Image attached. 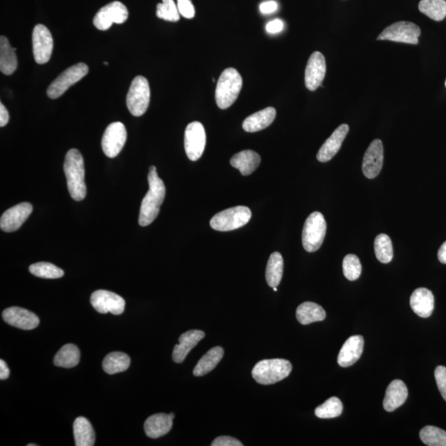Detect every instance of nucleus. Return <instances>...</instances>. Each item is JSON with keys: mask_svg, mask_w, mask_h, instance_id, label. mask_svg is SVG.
<instances>
[{"mask_svg": "<svg viewBox=\"0 0 446 446\" xmlns=\"http://www.w3.org/2000/svg\"><path fill=\"white\" fill-rule=\"evenodd\" d=\"M148 182L149 190L143 198L139 214L138 222L142 226L150 225L155 221L167 192L164 182L160 179L154 165L149 169Z\"/></svg>", "mask_w": 446, "mask_h": 446, "instance_id": "f257e3e1", "label": "nucleus"}, {"mask_svg": "<svg viewBox=\"0 0 446 446\" xmlns=\"http://www.w3.org/2000/svg\"><path fill=\"white\" fill-rule=\"evenodd\" d=\"M64 171L67 180L70 196L76 201H82L86 196L84 159L77 149H72L65 156Z\"/></svg>", "mask_w": 446, "mask_h": 446, "instance_id": "f03ea898", "label": "nucleus"}, {"mask_svg": "<svg viewBox=\"0 0 446 446\" xmlns=\"http://www.w3.org/2000/svg\"><path fill=\"white\" fill-rule=\"evenodd\" d=\"M243 85L242 78L237 70L227 68L219 77L215 99L221 109H229L237 100Z\"/></svg>", "mask_w": 446, "mask_h": 446, "instance_id": "7ed1b4c3", "label": "nucleus"}, {"mask_svg": "<svg viewBox=\"0 0 446 446\" xmlns=\"http://www.w3.org/2000/svg\"><path fill=\"white\" fill-rule=\"evenodd\" d=\"M292 371V363L284 359H263L252 370V377L263 385H270L286 379Z\"/></svg>", "mask_w": 446, "mask_h": 446, "instance_id": "20e7f679", "label": "nucleus"}, {"mask_svg": "<svg viewBox=\"0 0 446 446\" xmlns=\"http://www.w3.org/2000/svg\"><path fill=\"white\" fill-rule=\"evenodd\" d=\"M251 218V211L245 206L223 210L214 215L210 221L211 227L218 231H229L241 229Z\"/></svg>", "mask_w": 446, "mask_h": 446, "instance_id": "39448f33", "label": "nucleus"}, {"mask_svg": "<svg viewBox=\"0 0 446 446\" xmlns=\"http://www.w3.org/2000/svg\"><path fill=\"white\" fill-rule=\"evenodd\" d=\"M326 233V222L323 215L314 212L306 220L301 235L304 249L308 252L319 250L324 242Z\"/></svg>", "mask_w": 446, "mask_h": 446, "instance_id": "423d86ee", "label": "nucleus"}, {"mask_svg": "<svg viewBox=\"0 0 446 446\" xmlns=\"http://www.w3.org/2000/svg\"><path fill=\"white\" fill-rule=\"evenodd\" d=\"M151 89L146 78L138 76L132 81L127 96V106L135 117L146 113L150 105Z\"/></svg>", "mask_w": 446, "mask_h": 446, "instance_id": "0eeeda50", "label": "nucleus"}, {"mask_svg": "<svg viewBox=\"0 0 446 446\" xmlns=\"http://www.w3.org/2000/svg\"><path fill=\"white\" fill-rule=\"evenodd\" d=\"M88 72V65L85 63H78L66 69L48 87V97L52 99L61 97L70 86L80 81Z\"/></svg>", "mask_w": 446, "mask_h": 446, "instance_id": "6e6552de", "label": "nucleus"}, {"mask_svg": "<svg viewBox=\"0 0 446 446\" xmlns=\"http://www.w3.org/2000/svg\"><path fill=\"white\" fill-rule=\"evenodd\" d=\"M421 35V29L411 22H398L388 26L380 33L379 41H392L396 43L416 45Z\"/></svg>", "mask_w": 446, "mask_h": 446, "instance_id": "1a4fd4ad", "label": "nucleus"}, {"mask_svg": "<svg viewBox=\"0 0 446 446\" xmlns=\"http://www.w3.org/2000/svg\"><path fill=\"white\" fill-rule=\"evenodd\" d=\"M206 146V132L200 122L189 123L184 132V149L188 158L192 161L200 159Z\"/></svg>", "mask_w": 446, "mask_h": 446, "instance_id": "9d476101", "label": "nucleus"}, {"mask_svg": "<svg viewBox=\"0 0 446 446\" xmlns=\"http://www.w3.org/2000/svg\"><path fill=\"white\" fill-rule=\"evenodd\" d=\"M128 18L127 8L119 1L111 2L100 8L94 19V25L98 30L105 31L113 23L121 24Z\"/></svg>", "mask_w": 446, "mask_h": 446, "instance_id": "9b49d317", "label": "nucleus"}, {"mask_svg": "<svg viewBox=\"0 0 446 446\" xmlns=\"http://www.w3.org/2000/svg\"><path fill=\"white\" fill-rule=\"evenodd\" d=\"M127 130L124 124L115 122L106 128L102 138V148L109 158H114L123 150L127 140Z\"/></svg>", "mask_w": 446, "mask_h": 446, "instance_id": "f8f14e48", "label": "nucleus"}, {"mask_svg": "<svg viewBox=\"0 0 446 446\" xmlns=\"http://www.w3.org/2000/svg\"><path fill=\"white\" fill-rule=\"evenodd\" d=\"M32 50L37 64H45L51 59L53 39L51 32L43 24L36 25L33 29Z\"/></svg>", "mask_w": 446, "mask_h": 446, "instance_id": "ddd939ff", "label": "nucleus"}, {"mask_svg": "<svg viewBox=\"0 0 446 446\" xmlns=\"http://www.w3.org/2000/svg\"><path fill=\"white\" fill-rule=\"evenodd\" d=\"M91 304L99 313L111 312L114 315H120L125 309V300L121 296L107 290H97L92 293Z\"/></svg>", "mask_w": 446, "mask_h": 446, "instance_id": "4468645a", "label": "nucleus"}, {"mask_svg": "<svg viewBox=\"0 0 446 446\" xmlns=\"http://www.w3.org/2000/svg\"><path fill=\"white\" fill-rule=\"evenodd\" d=\"M383 164V146L381 140L375 139L363 156L362 171L368 179H374L381 171Z\"/></svg>", "mask_w": 446, "mask_h": 446, "instance_id": "2eb2a0df", "label": "nucleus"}, {"mask_svg": "<svg viewBox=\"0 0 446 446\" xmlns=\"http://www.w3.org/2000/svg\"><path fill=\"white\" fill-rule=\"evenodd\" d=\"M32 212V206L29 202L21 204L8 209L0 219V227L6 233H12L19 230L26 222Z\"/></svg>", "mask_w": 446, "mask_h": 446, "instance_id": "dca6fc26", "label": "nucleus"}, {"mask_svg": "<svg viewBox=\"0 0 446 446\" xmlns=\"http://www.w3.org/2000/svg\"><path fill=\"white\" fill-rule=\"evenodd\" d=\"M326 72L325 57L319 52H313L305 70V85L310 91H315L323 81Z\"/></svg>", "mask_w": 446, "mask_h": 446, "instance_id": "f3484780", "label": "nucleus"}, {"mask_svg": "<svg viewBox=\"0 0 446 446\" xmlns=\"http://www.w3.org/2000/svg\"><path fill=\"white\" fill-rule=\"evenodd\" d=\"M3 319L8 325L22 330L35 329L39 325V318L28 310L12 307L4 310Z\"/></svg>", "mask_w": 446, "mask_h": 446, "instance_id": "a211bd4d", "label": "nucleus"}, {"mask_svg": "<svg viewBox=\"0 0 446 446\" xmlns=\"http://www.w3.org/2000/svg\"><path fill=\"white\" fill-rule=\"evenodd\" d=\"M349 129V126L347 124H341L333 131L332 136L326 140L317 153V158L320 162H328L337 154L346 136L348 134Z\"/></svg>", "mask_w": 446, "mask_h": 446, "instance_id": "6ab92c4d", "label": "nucleus"}, {"mask_svg": "<svg viewBox=\"0 0 446 446\" xmlns=\"http://www.w3.org/2000/svg\"><path fill=\"white\" fill-rule=\"evenodd\" d=\"M205 337V333L200 330H190L182 334L179 338V344L173 348L172 358L176 363L183 362L194 347Z\"/></svg>", "mask_w": 446, "mask_h": 446, "instance_id": "aec40b11", "label": "nucleus"}, {"mask_svg": "<svg viewBox=\"0 0 446 446\" xmlns=\"http://www.w3.org/2000/svg\"><path fill=\"white\" fill-rule=\"evenodd\" d=\"M363 343L365 341L361 336L350 337L343 345L338 354V365L346 368L358 361L363 353Z\"/></svg>", "mask_w": 446, "mask_h": 446, "instance_id": "412c9836", "label": "nucleus"}, {"mask_svg": "<svg viewBox=\"0 0 446 446\" xmlns=\"http://www.w3.org/2000/svg\"><path fill=\"white\" fill-rule=\"evenodd\" d=\"M412 311L420 317L427 318L432 315L435 307L433 293L427 288H420L412 293L410 299Z\"/></svg>", "mask_w": 446, "mask_h": 446, "instance_id": "4be33fe9", "label": "nucleus"}, {"mask_svg": "<svg viewBox=\"0 0 446 446\" xmlns=\"http://www.w3.org/2000/svg\"><path fill=\"white\" fill-rule=\"evenodd\" d=\"M408 390L402 380L396 379L387 387L383 407L387 412H394L406 402Z\"/></svg>", "mask_w": 446, "mask_h": 446, "instance_id": "5701e85b", "label": "nucleus"}, {"mask_svg": "<svg viewBox=\"0 0 446 446\" xmlns=\"http://www.w3.org/2000/svg\"><path fill=\"white\" fill-rule=\"evenodd\" d=\"M173 425V419L171 416L164 413L149 416L144 424L145 432L148 437L159 438L167 435L171 431Z\"/></svg>", "mask_w": 446, "mask_h": 446, "instance_id": "b1692460", "label": "nucleus"}, {"mask_svg": "<svg viewBox=\"0 0 446 446\" xmlns=\"http://www.w3.org/2000/svg\"><path fill=\"white\" fill-rule=\"evenodd\" d=\"M276 117V110L274 107H268L249 116L243 122V129L247 132H256L271 125Z\"/></svg>", "mask_w": 446, "mask_h": 446, "instance_id": "393cba45", "label": "nucleus"}, {"mask_svg": "<svg viewBox=\"0 0 446 446\" xmlns=\"http://www.w3.org/2000/svg\"><path fill=\"white\" fill-rule=\"evenodd\" d=\"M262 161L258 153L254 151L246 150L237 153L231 159V167L238 169L244 176L251 175L259 167Z\"/></svg>", "mask_w": 446, "mask_h": 446, "instance_id": "a878e982", "label": "nucleus"}, {"mask_svg": "<svg viewBox=\"0 0 446 446\" xmlns=\"http://www.w3.org/2000/svg\"><path fill=\"white\" fill-rule=\"evenodd\" d=\"M296 317L301 325H308L312 322L323 321L326 312L320 305L312 301H305L297 308Z\"/></svg>", "mask_w": 446, "mask_h": 446, "instance_id": "bb28decb", "label": "nucleus"}, {"mask_svg": "<svg viewBox=\"0 0 446 446\" xmlns=\"http://www.w3.org/2000/svg\"><path fill=\"white\" fill-rule=\"evenodd\" d=\"M16 49L12 47L6 36L0 37V70L6 76L14 73L18 66Z\"/></svg>", "mask_w": 446, "mask_h": 446, "instance_id": "cd10ccee", "label": "nucleus"}, {"mask_svg": "<svg viewBox=\"0 0 446 446\" xmlns=\"http://www.w3.org/2000/svg\"><path fill=\"white\" fill-rule=\"evenodd\" d=\"M223 354H224V350L221 346L213 347V348L209 350L200 359V361L198 362L197 365L194 368L193 375L196 376V377H200V376L209 374L222 361Z\"/></svg>", "mask_w": 446, "mask_h": 446, "instance_id": "c85d7f7f", "label": "nucleus"}, {"mask_svg": "<svg viewBox=\"0 0 446 446\" xmlns=\"http://www.w3.org/2000/svg\"><path fill=\"white\" fill-rule=\"evenodd\" d=\"M74 436L76 446H92L95 442V433L88 419L80 416L74 421Z\"/></svg>", "mask_w": 446, "mask_h": 446, "instance_id": "c756f323", "label": "nucleus"}, {"mask_svg": "<svg viewBox=\"0 0 446 446\" xmlns=\"http://www.w3.org/2000/svg\"><path fill=\"white\" fill-rule=\"evenodd\" d=\"M284 272L283 256L279 252H274L268 260L266 278L268 286L275 288L279 286L282 279Z\"/></svg>", "mask_w": 446, "mask_h": 446, "instance_id": "7c9ffc66", "label": "nucleus"}, {"mask_svg": "<svg viewBox=\"0 0 446 446\" xmlns=\"http://www.w3.org/2000/svg\"><path fill=\"white\" fill-rule=\"evenodd\" d=\"M81 352L76 346L73 344L65 345L61 347L54 358V365L58 367L73 368L80 362Z\"/></svg>", "mask_w": 446, "mask_h": 446, "instance_id": "2f4dec72", "label": "nucleus"}, {"mask_svg": "<svg viewBox=\"0 0 446 446\" xmlns=\"http://www.w3.org/2000/svg\"><path fill=\"white\" fill-rule=\"evenodd\" d=\"M130 357L125 353L113 352L107 355L103 361V369L109 374L121 373L129 368Z\"/></svg>", "mask_w": 446, "mask_h": 446, "instance_id": "473e14b6", "label": "nucleus"}, {"mask_svg": "<svg viewBox=\"0 0 446 446\" xmlns=\"http://www.w3.org/2000/svg\"><path fill=\"white\" fill-rule=\"evenodd\" d=\"M418 8L423 14L437 22L446 17V0H421Z\"/></svg>", "mask_w": 446, "mask_h": 446, "instance_id": "72a5a7b5", "label": "nucleus"}, {"mask_svg": "<svg viewBox=\"0 0 446 446\" xmlns=\"http://www.w3.org/2000/svg\"><path fill=\"white\" fill-rule=\"evenodd\" d=\"M374 252L376 257L383 264L392 262L394 258V248L392 241L386 234H379L374 240Z\"/></svg>", "mask_w": 446, "mask_h": 446, "instance_id": "f704fd0d", "label": "nucleus"}, {"mask_svg": "<svg viewBox=\"0 0 446 446\" xmlns=\"http://www.w3.org/2000/svg\"><path fill=\"white\" fill-rule=\"evenodd\" d=\"M420 438L428 446H446V432L432 425L421 429Z\"/></svg>", "mask_w": 446, "mask_h": 446, "instance_id": "c9c22d12", "label": "nucleus"}, {"mask_svg": "<svg viewBox=\"0 0 446 446\" xmlns=\"http://www.w3.org/2000/svg\"><path fill=\"white\" fill-rule=\"evenodd\" d=\"M342 411L341 401L337 396H332L315 409V415L321 419L334 418L341 416Z\"/></svg>", "mask_w": 446, "mask_h": 446, "instance_id": "e433bc0d", "label": "nucleus"}, {"mask_svg": "<svg viewBox=\"0 0 446 446\" xmlns=\"http://www.w3.org/2000/svg\"><path fill=\"white\" fill-rule=\"evenodd\" d=\"M29 271L32 275L43 279H60L65 274L61 268L48 262L33 264L29 267Z\"/></svg>", "mask_w": 446, "mask_h": 446, "instance_id": "4c0bfd02", "label": "nucleus"}, {"mask_svg": "<svg viewBox=\"0 0 446 446\" xmlns=\"http://www.w3.org/2000/svg\"><path fill=\"white\" fill-rule=\"evenodd\" d=\"M342 267L346 278L350 281L358 279L361 275V263L355 255H347L343 260Z\"/></svg>", "mask_w": 446, "mask_h": 446, "instance_id": "58836bf2", "label": "nucleus"}, {"mask_svg": "<svg viewBox=\"0 0 446 446\" xmlns=\"http://www.w3.org/2000/svg\"><path fill=\"white\" fill-rule=\"evenodd\" d=\"M156 15L159 19L169 22H178L180 19L177 4L173 0H162V3L157 6Z\"/></svg>", "mask_w": 446, "mask_h": 446, "instance_id": "ea45409f", "label": "nucleus"}, {"mask_svg": "<svg viewBox=\"0 0 446 446\" xmlns=\"http://www.w3.org/2000/svg\"><path fill=\"white\" fill-rule=\"evenodd\" d=\"M178 10L185 19H191L195 15V8L191 0H177Z\"/></svg>", "mask_w": 446, "mask_h": 446, "instance_id": "a19ab883", "label": "nucleus"}, {"mask_svg": "<svg viewBox=\"0 0 446 446\" xmlns=\"http://www.w3.org/2000/svg\"><path fill=\"white\" fill-rule=\"evenodd\" d=\"M435 379L440 394L446 401V367L440 365L436 368Z\"/></svg>", "mask_w": 446, "mask_h": 446, "instance_id": "79ce46f5", "label": "nucleus"}, {"mask_svg": "<svg viewBox=\"0 0 446 446\" xmlns=\"http://www.w3.org/2000/svg\"><path fill=\"white\" fill-rule=\"evenodd\" d=\"M212 446H243L241 441L231 436H219L211 444Z\"/></svg>", "mask_w": 446, "mask_h": 446, "instance_id": "37998d69", "label": "nucleus"}, {"mask_svg": "<svg viewBox=\"0 0 446 446\" xmlns=\"http://www.w3.org/2000/svg\"><path fill=\"white\" fill-rule=\"evenodd\" d=\"M284 29V22L280 19H275L266 25V31L270 34H276Z\"/></svg>", "mask_w": 446, "mask_h": 446, "instance_id": "c03bdc74", "label": "nucleus"}, {"mask_svg": "<svg viewBox=\"0 0 446 446\" xmlns=\"http://www.w3.org/2000/svg\"><path fill=\"white\" fill-rule=\"evenodd\" d=\"M278 8V4L275 1L264 2L259 6V10L263 14H270L275 12Z\"/></svg>", "mask_w": 446, "mask_h": 446, "instance_id": "a18cd8bd", "label": "nucleus"}, {"mask_svg": "<svg viewBox=\"0 0 446 446\" xmlns=\"http://www.w3.org/2000/svg\"><path fill=\"white\" fill-rule=\"evenodd\" d=\"M10 121V114L3 103H0V126L4 127Z\"/></svg>", "mask_w": 446, "mask_h": 446, "instance_id": "49530a36", "label": "nucleus"}, {"mask_svg": "<svg viewBox=\"0 0 446 446\" xmlns=\"http://www.w3.org/2000/svg\"><path fill=\"white\" fill-rule=\"evenodd\" d=\"M10 370L3 359L0 361V379L4 380L10 377Z\"/></svg>", "mask_w": 446, "mask_h": 446, "instance_id": "de8ad7c7", "label": "nucleus"}, {"mask_svg": "<svg viewBox=\"0 0 446 446\" xmlns=\"http://www.w3.org/2000/svg\"><path fill=\"white\" fill-rule=\"evenodd\" d=\"M438 259L442 264H446V242L442 244L439 251H438Z\"/></svg>", "mask_w": 446, "mask_h": 446, "instance_id": "09e8293b", "label": "nucleus"}, {"mask_svg": "<svg viewBox=\"0 0 446 446\" xmlns=\"http://www.w3.org/2000/svg\"><path fill=\"white\" fill-rule=\"evenodd\" d=\"M169 416H171V417L172 419L175 418V414H173V412L171 413V414H169Z\"/></svg>", "mask_w": 446, "mask_h": 446, "instance_id": "8fccbe9b", "label": "nucleus"}, {"mask_svg": "<svg viewBox=\"0 0 446 446\" xmlns=\"http://www.w3.org/2000/svg\"><path fill=\"white\" fill-rule=\"evenodd\" d=\"M28 446H36V444H28Z\"/></svg>", "mask_w": 446, "mask_h": 446, "instance_id": "3c124183", "label": "nucleus"}, {"mask_svg": "<svg viewBox=\"0 0 446 446\" xmlns=\"http://www.w3.org/2000/svg\"><path fill=\"white\" fill-rule=\"evenodd\" d=\"M274 288V291H275V292L278 291V289H277V287H275V288Z\"/></svg>", "mask_w": 446, "mask_h": 446, "instance_id": "603ef678", "label": "nucleus"}, {"mask_svg": "<svg viewBox=\"0 0 446 446\" xmlns=\"http://www.w3.org/2000/svg\"><path fill=\"white\" fill-rule=\"evenodd\" d=\"M103 64H105V65H109V63H107V61H105V63H103Z\"/></svg>", "mask_w": 446, "mask_h": 446, "instance_id": "864d4df0", "label": "nucleus"}, {"mask_svg": "<svg viewBox=\"0 0 446 446\" xmlns=\"http://www.w3.org/2000/svg\"><path fill=\"white\" fill-rule=\"evenodd\" d=\"M445 86H446V81H445Z\"/></svg>", "mask_w": 446, "mask_h": 446, "instance_id": "5fc2aeb1", "label": "nucleus"}]
</instances>
